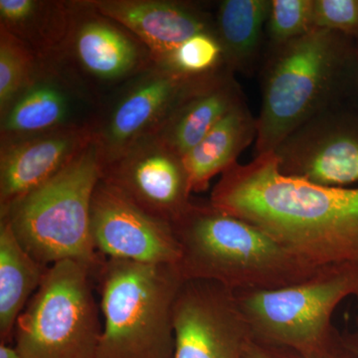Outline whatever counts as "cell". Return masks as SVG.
<instances>
[{
    "label": "cell",
    "instance_id": "17",
    "mask_svg": "<svg viewBox=\"0 0 358 358\" xmlns=\"http://www.w3.org/2000/svg\"><path fill=\"white\" fill-rule=\"evenodd\" d=\"M234 75L224 66L199 77L157 136L185 157L226 115L246 103Z\"/></svg>",
    "mask_w": 358,
    "mask_h": 358
},
{
    "label": "cell",
    "instance_id": "28",
    "mask_svg": "<svg viewBox=\"0 0 358 358\" xmlns=\"http://www.w3.org/2000/svg\"><path fill=\"white\" fill-rule=\"evenodd\" d=\"M0 358H22L15 348L11 345L0 343Z\"/></svg>",
    "mask_w": 358,
    "mask_h": 358
},
{
    "label": "cell",
    "instance_id": "24",
    "mask_svg": "<svg viewBox=\"0 0 358 358\" xmlns=\"http://www.w3.org/2000/svg\"><path fill=\"white\" fill-rule=\"evenodd\" d=\"M313 0H271L266 34L268 48L281 46L313 29Z\"/></svg>",
    "mask_w": 358,
    "mask_h": 358
},
{
    "label": "cell",
    "instance_id": "20",
    "mask_svg": "<svg viewBox=\"0 0 358 358\" xmlns=\"http://www.w3.org/2000/svg\"><path fill=\"white\" fill-rule=\"evenodd\" d=\"M48 268L26 251L9 223L0 219V343H13L16 322Z\"/></svg>",
    "mask_w": 358,
    "mask_h": 358
},
{
    "label": "cell",
    "instance_id": "10",
    "mask_svg": "<svg viewBox=\"0 0 358 358\" xmlns=\"http://www.w3.org/2000/svg\"><path fill=\"white\" fill-rule=\"evenodd\" d=\"M273 152L285 176L327 187L358 182V110L345 101L334 103Z\"/></svg>",
    "mask_w": 358,
    "mask_h": 358
},
{
    "label": "cell",
    "instance_id": "2",
    "mask_svg": "<svg viewBox=\"0 0 358 358\" xmlns=\"http://www.w3.org/2000/svg\"><path fill=\"white\" fill-rule=\"evenodd\" d=\"M171 226L180 246L176 267L185 281L217 282L234 292L273 289L307 280L322 268L209 201L192 200Z\"/></svg>",
    "mask_w": 358,
    "mask_h": 358
},
{
    "label": "cell",
    "instance_id": "4",
    "mask_svg": "<svg viewBox=\"0 0 358 358\" xmlns=\"http://www.w3.org/2000/svg\"><path fill=\"white\" fill-rule=\"evenodd\" d=\"M103 331L98 358H173L174 265L105 258L94 272Z\"/></svg>",
    "mask_w": 358,
    "mask_h": 358
},
{
    "label": "cell",
    "instance_id": "12",
    "mask_svg": "<svg viewBox=\"0 0 358 358\" xmlns=\"http://www.w3.org/2000/svg\"><path fill=\"white\" fill-rule=\"evenodd\" d=\"M91 237L105 258L174 266L180 259L171 224L148 213L102 178L92 199Z\"/></svg>",
    "mask_w": 358,
    "mask_h": 358
},
{
    "label": "cell",
    "instance_id": "21",
    "mask_svg": "<svg viewBox=\"0 0 358 358\" xmlns=\"http://www.w3.org/2000/svg\"><path fill=\"white\" fill-rule=\"evenodd\" d=\"M271 0H223L214 14L224 64L233 73L251 74L262 52Z\"/></svg>",
    "mask_w": 358,
    "mask_h": 358
},
{
    "label": "cell",
    "instance_id": "6",
    "mask_svg": "<svg viewBox=\"0 0 358 358\" xmlns=\"http://www.w3.org/2000/svg\"><path fill=\"white\" fill-rule=\"evenodd\" d=\"M234 293L252 341L299 352H317L339 338L331 320L341 301L357 296L358 265L324 266L292 286Z\"/></svg>",
    "mask_w": 358,
    "mask_h": 358
},
{
    "label": "cell",
    "instance_id": "16",
    "mask_svg": "<svg viewBox=\"0 0 358 358\" xmlns=\"http://www.w3.org/2000/svg\"><path fill=\"white\" fill-rule=\"evenodd\" d=\"M103 15L133 33L159 64L190 37L215 32L214 14L181 0H91Z\"/></svg>",
    "mask_w": 358,
    "mask_h": 358
},
{
    "label": "cell",
    "instance_id": "7",
    "mask_svg": "<svg viewBox=\"0 0 358 358\" xmlns=\"http://www.w3.org/2000/svg\"><path fill=\"white\" fill-rule=\"evenodd\" d=\"M94 270L65 260L49 266L16 322L14 348L22 358H98L103 324Z\"/></svg>",
    "mask_w": 358,
    "mask_h": 358
},
{
    "label": "cell",
    "instance_id": "27",
    "mask_svg": "<svg viewBox=\"0 0 358 358\" xmlns=\"http://www.w3.org/2000/svg\"><path fill=\"white\" fill-rule=\"evenodd\" d=\"M345 101L358 110V42L355 61H353L352 72L348 80Z\"/></svg>",
    "mask_w": 358,
    "mask_h": 358
},
{
    "label": "cell",
    "instance_id": "3",
    "mask_svg": "<svg viewBox=\"0 0 358 358\" xmlns=\"http://www.w3.org/2000/svg\"><path fill=\"white\" fill-rule=\"evenodd\" d=\"M357 42L313 28L268 49L262 103L257 117L255 157L275 148L313 115L345 101Z\"/></svg>",
    "mask_w": 358,
    "mask_h": 358
},
{
    "label": "cell",
    "instance_id": "19",
    "mask_svg": "<svg viewBox=\"0 0 358 358\" xmlns=\"http://www.w3.org/2000/svg\"><path fill=\"white\" fill-rule=\"evenodd\" d=\"M74 0H0V27L27 45L39 60L53 61L69 32Z\"/></svg>",
    "mask_w": 358,
    "mask_h": 358
},
{
    "label": "cell",
    "instance_id": "22",
    "mask_svg": "<svg viewBox=\"0 0 358 358\" xmlns=\"http://www.w3.org/2000/svg\"><path fill=\"white\" fill-rule=\"evenodd\" d=\"M40 63L27 45L0 27V115L32 83Z\"/></svg>",
    "mask_w": 358,
    "mask_h": 358
},
{
    "label": "cell",
    "instance_id": "9",
    "mask_svg": "<svg viewBox=\"0 0 358 358\" xmlns=\"http://www.w3.org/2000/svg\"><path fill=\"white\" fill-rule=\"evenodd\" d=\"M199 77L155 64L106 96L93 129L103 164L131 143L159 134Z\"/></svg>",
    "mask_w": 358,
    "mask_h": 358
},
{
    "label": "cell",
    "instance_id": "25",
    "mask_svg": "<svg viewBox=\"0 0 358 358\" xmlns=\"http://www.w3.org/2000/svg\"><path fill=\"white\" fill-rule=\"evenodd\" d=\"M313 24L358 42V0H313Z\"/></svg>",
    "mask_w": 358,
    "mask_h": 358
},
{
    "label": "cell",
    "instance_id": "8",
    "mask_svg": "<svg viewBox=\"0 0 358 358\" xmlns=\"http://www.w3.org/2000/svg\"><path fill=\"white\" fill-rule=\"evenodd\" d=\"M102 102L155 64L147 46L91 0H74L69 32L53 61Z\"/></svg>",
    "mask_w": 358,
    "mask_h": 358
},
{
    "label": "cell",
    "instance_id": "14",
    "mask_svg": "<svg viewBox=\"0 0 358 358\" xmlns=\"http://www.w3.org/2000/svg\"><path fill=\"white\" fill-rule=\"evenodd\" d=\"M100 107L62 67L41 61L32 83L0 115V145L58 129H94Z\"/></svg>",
    "mask_w": 358,
    "mask_h": 358
},
{
    "label": "cell",
    "instance_id": "5",
    "mask_svg": "<svg viewBox=\"0 0 358 358\" xmlns=\"http://www.w3.org/2000/svg\"><path fill=\"white\" fill-rule=\"evenodd\" d=\"M102 171V155L93 138L69 166L11 205L0 219L40 263L74 260L96 271L105 257L92 241L91 206Z\"/></svg>",
    "mask_w": 358,
    "mask_h": 358
},
{
    "label": "cell",
    "instance_id": "11",
    "mask_svg": "<svg viewBox=\"0 0 358 358\" xmlns=\"http://www.w3.org/2000/svg\"><path fill=\"white\" fill-rule=\"evenodd\" d=\"M173 358H244L251 331L234 291L217 282H183L173 308Z\"/></svg>",
    "mask_w": 358,
    "mask_h": 358
},
{
    "label": "cell",
    "instance_id": "1",
    "mask_svg": "<svg viewBox=\"0 0 358 358\" xmlns=\"http://www.w3.org/2000/svg\"><path fill=\"white\" fill-rule=\"evenodd\" d=\"M209 202L256 226L305 262L358 265V188L285 176L274 152L233 164L212 188Z\"/></svg>",
    "mask_w": 358,
    "mask_h": 358
},
{
    "label": "cell",
    "instance_id": "13",
    "mask_svg": "<svg viewBox=\"0 0 358 358\" xmlns=\"http://www.w3.org/2000/svg\"><path fill=\"white\" fill-rule=\"evenodd\" d=\"M102 179L148 213L171 224L192 201L183 157L157 134L131 143L105 162Z\"/></svg>",
    "mask_w": 358,
    "mask_h": 358
},
{
    "label": "cell",
    "instance_id": "18",
    "mask_svg": "<svg viewBox=\"0 0 358 358\" xmlns=\"http://www.w3.org/2000/svg\"><path fill=\"white\" fill-rule=\"evenodd\" d=\"M257 117L246 103L231 110L183 157L193 192L208 189L212 178L222 174L256 141Z\"/></svg>",
    "mask_w": 358,
    "mask_h": 358
},
{
    "label": "cell",
    "instance_id": "15",
    "mask_svg": "<svg viewBox=\"0 0 358 358\" xmlns=\"http://www.w3.org/2000/svg\"><path fill=\"white\" fill-rule=\"evenodd\" d=\"M93 138V129L74 128L0 145V214L55 178Z\"/></svg>",
    "mask_w": 358,
    "mask_h": 358
},
{
    "label": "cell",
    "instance_id": "29",
    "mask_svg": "<svg viewBox=\"0 0 358 358\" xmlns=\"http://www.w3.org/2000/svg\"><path fill=\"white\" fill-rule=\"evenodd\" d=\"M357 298H358V294H357Z\"/></svg>",
    "mask_w": 358,
    "mask_h": 358
},
{
    "label": "cell",
    "instance_id": "23",
    "mask_svg": "<svg viewBox=\"0 0 358 358\" xmlns=\"http://www.w3.org/2000/svg\"><path fill=\"white\" fill-rule=\"evenodd\" d=\"M157 65L186 77L203 76L225 66L215 32L190 37Z\"/></svg>",
    "mask_w": 358,
    "mask_h": 358
},
{
    "label": "cell",
    "instance_id": "26",
    "mask_svg": "<svg viewBox=\"0 0 358 358\" xmlns=\"http://www.w3.org/2000/svg\"><path fill=\"white\" fill-rule=\"evenodd\" d=\"M244 358H358V352L341 336L329 348L310 353L262 345L251 341L245 350Z\"/></svg>",
    "mask_w": 358,
    "mask_h": 358
}]
</instances>
